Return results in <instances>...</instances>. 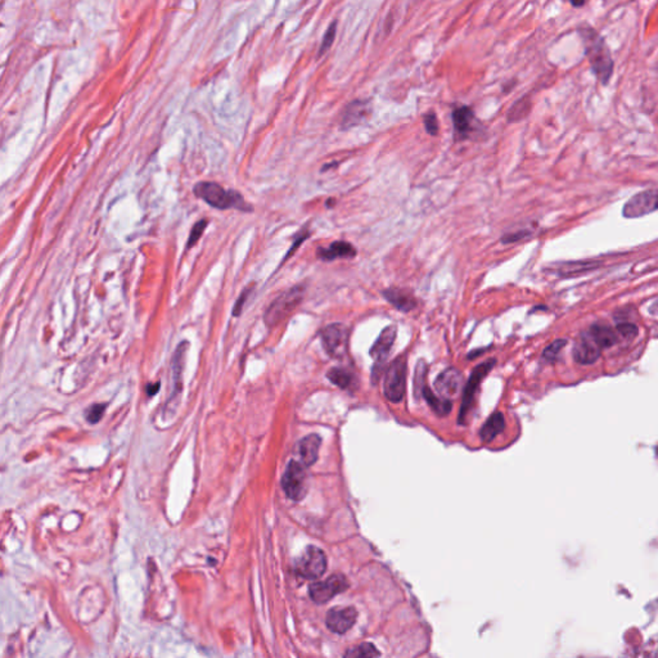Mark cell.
<instances>
[{"instance_id": "obj_1", "label": "cell", "mask_w": 658, "mask_h": 658, "mask_svg": "<svg viewBox=\"0 0 658 658\" xmlns=\"http://www.w3.org/2000/svg\"><path fill=\"white\" fill-rule=\"evenodd\" d=\"M195 195L210 205L211 207L219 210L235 208L242 212H252V206L244 201L242 195L237 190H227L222 185L214 182L197 183L193 188Z\"/></svg>"}, {"instance_id": "obj_2", "label": "cell", "mask_w": 658, "mask_h": 658, "mask_svg": "<svg viewBox=\"0 0 658 658\" xmlns=\"http://www.w3.org/2000/svg\"><path fill=\"white\" fill-rule=\"evenodd\" d=\"M305 292L306 286L297 284L288 291L283 292L282 295L278 296L264 314V322L266 327L273 328L281 324L284 319H287L300 306V303H303Z\"/></svg>"}, {"instance_id": "obj_3", "label": "cell", "mask_w": 658, "mask_h": 658, "mask_svg": "<svg viewBox=\"0 0 658 658\" xmlns=\"http://www.w3.org/2000/svg\"><path fill=\"white\" fill-rule=\"evenodd\" d=\"M586 55L590 61L591 68L600 82L607 84L611 79L613 62L608 48L603 39L594 33H584Z\"/></svg>"}, {"instance_id": "obj_4", "label": "cell", "mask_w": 658, "mask_h": 658, "mask_svg": "<svg viewBox=\"0 0 658 658\" xmlns=\"http://www.w3.org/2000/svg\"><path fill=\"white\" fill-rule=\"evenodd\" d=\"M406 370H408V359L405 354L397 356V359L386 370L383 391H384V397L392 403H400L405 397Z\"/></svg>"}, {"instance_id": "obj_5", "label": "cell", "mask_w": 658, "mask_h": 658, "mask_svg": "<svg viewBox=\"0 0 658 658\" xmlns=\"http://www.w3.org/2000/svg\"><path fill=\"white\" fill-rule=\"evenodd\" d=\"M282 487L289 499L295 502L303 500L309 490L306 465L297 460H291L282 477Z\"/></svg>"}, {"instance_id": "obj_6", "label": "cell", "mask_w": 658, "mask_h": 658, "mask_svg": "<svg viewBox=\"0 0 658 658\" xmlns=\"http://www.w3.org/2000/svg\"><path fill=\"white\" fill-rule=\"evenodd\" d=\"M320 340L325 352L332 359H343L347 354L349 330L343 323H333L320 330Z\"/></svg>"}, {"instance_id": "obj_7", "label": "cell", "mask_w": 658, "mask_h": 658, "mask_svg": "<svg viewBox=\"0 0 658 658\" xmlns=\"http://www.w3.org/2000/svg\"><path fill=\"white\" fill-rule=\"evenodd\" d=\"M295 568L301 578L315 580L327 570V556L322 549L310 545L296 561Z\"/></svg>"}, {"instance_id": "obj_8", "label": "cell", "mask_w": 658, "mask_h": 658, "mask_svg": "<svg viewBox=\"0 0 658 658\" xmlns=\"http://www.w3.org/2000/svg\"><path fill=\"white\" fill-rule=\"evenodd\" d=\"M349 589V581L343 575H332L324 581H318L309 586V594L311 599L318 603L323 605L327 603L337 594H341L345 590Z\"/></svg>"}, {"instance_id": "obj_9", "label": "cell", "mask_w": 658, "mask_h": 658, "mask_svg": "<svg viewBox=\"0 0 658 658\" xmlns=\"http://www.w3.org/2000/svg\"><path fill=\"white\" fill-rule=\"evenodd\" d=\"M397 336V325H389V327L383 329L381 335L377 338L376 343H373V346L370 347V356L374 359V367H373V372H372V378H373V381L376 378V382L379 378V370L382 368L383 363L386 362V359L390 355Z\"/></svg>"}, {"instance_id": "obj_10", "label": "cell", "mask_w": 658, "mask_h": 658, "mask_svg": "<svg viewBox=\"0 0 658 658\" xmlns=\"http://www.w3.org/2000/svg\"><path fill=\"white\" fill-rule=\"evenodd\" d=\"M658 210V190H645L634 195L630 201L624 206L625 217L634 219L640 216L648 215Z\"/></svg>"}, {"instance_id": "obj_11", "label": "cell", "mask_w": 658, "mask_h": 658, "mask_svg": "<svg viewBox=\"0 0 658 658\" xmlns=\"http://www.w3.org/2000/svg\"><path fill=\"white\" fill-rule=\"evenodd\" d=\"M495 364H497V360H495V359H489V360H486L484 363L480 364V365L476 367V368L473 370V372H472L470 381L467 383L465 390H464L463 404H462V411H460V418H462V419H463V416L467 414V411L470 410V405L473 403V399H475V395H476L480 384L484 381L485 377L487 376L491 370H492V368L495 367Z\"/></svg>"}, {"instance_id": "obj_12", "label": "cell", "mask_w": 658, "mask_h": 658, "mask_svg": "<svg viewBox=\"0 0 658 658\" xmlns=\"http://www.w3.org/2000/svg\"><path fill=\"white\" fill-rule=\"evenodd\" d=\"M357 611L354 607H337L327 613L325 624L332 632L345 634L355 625Z\"/></svg>"}, {"instance_id": "obj_13", "label": "cell", "mask_w": 658, "mask_h": 658, "mask_svg": "<svg viewBox=\"0 0 658 658\" xmlns=\"http://www.w3.org/2000/svg\"><path fill=\"white\" fill-rule=\"evenodd\" d=\"M453 124L455 141H465L477 131L476 117L472 108L467 106H460L453 111Z\"/></svg>"}, {"instance_id": "obj_14", "label": "cell", "mask_w": 658, "mask_h": 658, "mask_svg": "<svg viewBox=\"0 0 658 658\" xmlns=\"http://www.w3.org/2000/svg\"><path fill=\"white\" fill-rule=\"evenodd\" d=\"M370 114H372V104L370 101L357 99V101L351 102L343 111L341 129L349 130L354 126H359L370 120Z\"/></svg>"}, {"instance_id": "obj_15", "label": "cell", "mask_w": 658, "mask_h": 658, "mask_svg": "<svg viewBox=\"0 0 658 658\" xmlns=\"http://www.w3.org/2000/svg\"><path fill=\"white\" fill-rule=\"evenodd\" d=\"M462 382H463L462 373L455 368H448L437 377L435 386H436V390L440 397L451 400L453 397H457Z\"/></svg>"}, {"instance_id": "obj_16", "label": "cell", "mask_w": 658, "mask_h": 658, "mask_svg": "<svg viewBox=\"0 0 658 658\" xmlns=\"http://www.w3.org/2000/svg\"><path fill=\"white\" fill-rule=\"evenodd\" d=\"M382 296L400 313H410L416 309L418 301L410 289L391 287L382 291Z\"/></svg>"}, {"instance_id": "obj_17", "label": "cell", "mask_w": 658, "mask_h": 658, "mask_svg": "<svg viewBox=\"0 0 658 658\" xmlns=\"http://www.w3.org/2000/svg\"><path fill=\"white\" fill-rule=\"evenodd\" d=\"M356 249L347 241H336L329 244L328 247H318L316 256L324 262L335 261L338 259H354Z\"/></svg>"}, {"instance_id": "obj_18", "label": "cell", "mask_w": 658, "mask_h": 658, "mask_svg": "<svg viewBox=\"0 0 658 658\" xmlns=\"http://www.w3.org/2000/svg\"><path fill=\"white\" fill-rule=\"evenodd\" d=\"M599 355H600V347L594 343V340L591 338L589 333L580 337L578 343H575L573 359L578 364L595 363Z\"/></svg>"}, {"instance_id": "obj_19", "label": "cell", "mask_w": 658, "mask_h": 658, "mask_svg": "<svg viewBox=\"0 0 658 658\" xmlns=\"http://www.w3.org/2000/svg\"><path fill=\"white\" fill-rule=\"evenodd\" d=\"M322 445V438L319 435H309L303 437V440L297 445V454L301 460V463L305 464L306 467H310L315 463L319 455V449Z\"/></svg>"}, {"instance_id": "obj_20", "label": "cell", "mask_w": 658, "mask_h": 658, "mask_svg": "<svg viewBox=\"0 0 658 658\" xmlns=\"http://www.w3.org/2000/svg\"><path fill=\"white\" fill-rule=\"evenodd\" d=\"M589 335L600 349L611 347L615 343H617L616 332L611 327L605 325V324H594V325H591Z\"/></svg>"}, {"instance_id": "obj_21", "label": "cell", "mask_w": 658, "mask_h": 658, "mask_svg": "<svg viewBox=\"0 0 658 658\" xmlns=\"http://www.w3.org/2000/svg\"><path fill=\"white\" fill-rule=\"evenodd\" d=\"M327 377H328V379L330 382L333 383V384H336V386H338V387L343 389V390H350V389H354V387H355V374H354L352 372H350L349 370L336 367V368H332V370H328Z\"/></svg>"}, {"instance_id": "obj_22", "label": "cell", "mask_w": 658, "mask_h": 658, "mask_svg": "<svg viewBox=\"0 0 658 658\" xmlns=\"http://www.w3.org/2000/svg\"><path fill=\"white\" fill-rule=\"evenodd\" d=\"M504 427H505L504 416L502 413L497 411L486 421L484 427L481 428V433H480L481 438L485 443H490L491 440H494L504 430Z\"/></svg>"}, {"instance_id": "obj_23", "label": "cell", "mask_w": 658, "mask_h": 658, "mask_svg": "<svg viewBox=\"0 0 658 658\" xmlns=\"http://www.w3.org/2000/svg\"><path fill=\"white\" fill-rule=\"evenodd\" d=\"M421 395L424 397V399L427 400V403L430 405L431 408L433 409V411L438 414V416H446L449 414V411L451 410V401L448 400V399H443V397H438L431 391L430 387L427 384H424V389L421 391ZM419 395V397H421Z\"/></svg>"}, {"instance_id": "obj_24", "label": "cell", "mask_w": 658, "mask_h": 658, "mask_svg": "<svg viewBox=\"0 0 658 658\" xmlns=\"http://www.w3.org/2000/svg\"><path fill=\"white\" fill-rule=\"evenodd\" d=\"M345 656L351 658L378 657L381 656V653L374 645L370 643H363V644L351 648L350 651L345 653Z\"/></svg>"}, {"instance_id": "obj_25", "label": "cell", "mask_w": 658, "mask_h": 658, "mask_svg": "<svg viewBox=\"0 0 658 658\" xmlns=\"http://www.w3.org/2000/svg\"><path fill=\"white\" fill-rule=\"evenodd\" d=\"M310 235H311V232H310L309 225H305V227H303V228L301 229L300 232H297V234L293 237V243H292V247L288 249L287 255H286V257L283 259L282 264H284V261H286L287 259H289L291 256L295 254L296 249H298V247H300V246H301V244H303V243L305 242L308 238H309Z\"/></svg>"}, {"instance_id": "obj_26", "label": "cell", "mask_w": 658, "mask_h": 658, "mask_svg": "<svg viewBox=\"0 0 658 658\" xmlns=\"http://www.w3.org/2000/svg\"><path fill=\"white\" fill-rule=\"evenodd\" d=\"M207 225L208 222L207 220H205V219H203V220H200L198 222H195V225H193V228L190 230V234H189L188 242H187V247H185L187 251L197 244V242L200 241V238H201Z\"/></svg>"}, {"instance_id": "obj_27", "label": "cell", "mask_w": 658, "mask_h": 658, "mask_svg": "<svg viewBox=\"0 0 658 658\" xmlns=\"http://www.w3.org/2000/svg\"><path fill=\"white\" fill-rule=\"evenodd\" d=\"M336 30L337 22H333V23L328 27L327 33H325L324 38H323L322 45L319 48V57L323 55V54L327 53L329 50V48L332 47V44H333V41H335V38H336Z\"/></svg>"}, {"instance_id": "obj_28", "label": "cell", "mask_w": 658, "mask_h": 658, "mask_svg": "<svg viewBox=\"0 0 658 658\" xmlns=\"http://www.w3.org/2000/svg\"><path fill=\"white\" fill-rule=\"evenodd\" d=\"M426 374H427V364L424 363V360H421L416 365V395L418 397L421 395V391L426 384Z\"/></svg>"}, {"instance_id": "obj_29", "label": "cell", "mask_w": 658, "mask_h": 658, "mask_svg": "<svg viewBox=\"0 0 658 658\" xmlns=\"http://www.w3.org/2000/svg\"><path fill=\"white\" fill-rule=\"evenodd\" d=\"M566 343H567V341H564V340H557V341H554V343L549 345V346L544 350L543 357L546 359V360H549V362H553V360L557 357L558 354L562 351Z\"/></svg>"}, {"instance_id": "obj_30", "label": "cell", "mask_w": 658, "mask_h": 658, "mask_svg": "<svg viewBox=\"0 0 658 658\" xmlns=\"http://www.w3.org/2000/svg\"><path fill=\"white\" fill-rule=\"evenodd\" d=\"M424 122L426 131H427L431 136H436V135L438 134V120H437L436 114H433V112L426 114V116H424Z\"/></svg>"}, {"instance_id": "obj_31", "label": "cell", "mask_w": 658, "mask_h": 658, "mask_svg": "<svg viewBox=\"0 0 658 658\" xmlns=\"http://www.w3.org/2000/svg\"><path fill=\"white\" fill-rule=\"evenodd\" d=\"M106 410V405L103 404H95L92 408H89L87 411V419L90 424H98L101 421L103 413Z\"/></svg>"}, {"instance_id": "obj_32", "label": "cell", "mask_w": 658, "mask_h": 658, "mask_svg": "<svg viewBox=\"0 0 658 658\" xmlns=\"http://www.w3.org/2000/svg\"><path fill=\"white\" fill-rule=\"evenodd\" d=\"M527 103H524V101H519L511 108V111L508 112V120L509 122H517V120H521L524 117L527 109H524V106Z\"/></svg>"}, {"instance_id": "obj_33", "label": "cell", "mask_w": 658, "mask_h": 658, "mask_svg": "<svg viewBox=\"0 0 658 658\" xmlns=\"http://www.w3.org/2000/svg\"><path fill=\"white\" fill-rule=\"evenodd\" d=\"M252 288H254V286H251L249 288L244 289L242 293H241V296L238 297V300L235 301L234 308H233V316H239L242 314L243 306H244V303L247 301V298H249V293H251Z\"/></svg>"}, {"instance_id": "obj_34", "label": "cell", "mask_w": 658, "mask_h": 658, "mask_svg": "<svg viewBox=\"0 0 658 658\" xmlns=\"http://www.w3.org/2000/svg\"><path fill=\"white\" fill-rule=\"evenodd\" d=\"M617 330L620 332V335L627 337V338H634L638 333V328L634 324H630V323L618 324Z\"/></svg>"}, {"instance_id": "obj_35", "label": "cell", "mask_w": 658, "mask_h": 658, "mask_svg": "<svg viewBox=\"0 0 658 658\" xmlns=\"http://www.w3.org/2000/svg\"><path fill=\"white\" fill-rule=\"evenodd\" d=\"M160 390V382L152 383V384H148L147 386V394L149 397H153L155 394H157Z\"/></svg>"}, {"instance_id": "obj_36", "label": "cell", "mask_w": 658, "mask_h": 658, "mask_svg": "<svg viewBox=\"0 0 658 658\" xmlns=\"http://www.w3.org/2000/svg\"><path fill=\"white\" fill-rule=\"evenodd\" d=\"M490 349L491 347H484V349L473 350L472 352H470V354H468V359H475L476 356H480V354H482V352H485V351H487V350H490Z\"/></svg>"}, {"instance_id": "obj_37", "label": "cell", "mask_w": 658, "mask_h": 658, "mask_svg": "<svg viewBox=\"0 0 658 658\" xmlns=\"http://www.w3.org/2000/svg\"><path fill=\"white\" fill-rule=\"evenodd\" d=\"M571 3L573 7H581V6H584L585 0H571Z\"/></svg>"}, {"instance_id": "obj_38", "label": "cell", "mask_w": 658, "mask_h": 658, "mask_svg": "<svg viewBox=\"0 0 658 658\" xmlns=\"http://www.w3.org/2000/svg\"><path fill=\"white\" fill-rule=\"evenodd\" d=\"M335 203H336V200H333V198H328V201H327V203H325V206H327V208H332L333 207V205H335Z\"/></svg>"}]
</instances>
